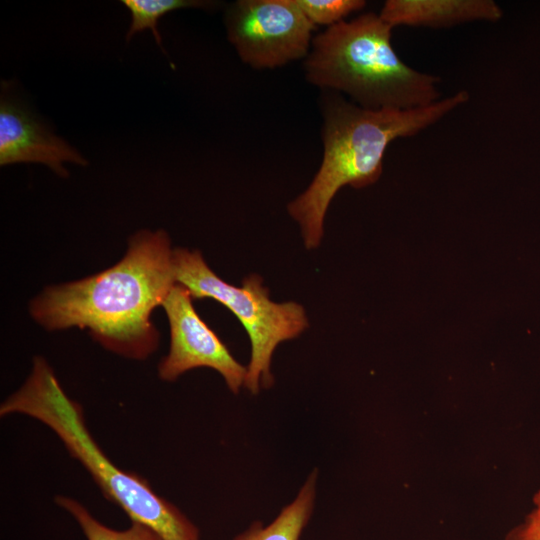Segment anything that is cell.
<instances>
[{
	"mask_svg": "<svg viewBox=\"0 0 540 540\" xmlns=\"http://www.w3.org/2000/svg\"><path fill=\"white\" fill-rule=\"evenodd\" d=\"M172 254L165 231H138L119 262L80 280L46 287L30 302V314L47 330L87 329L105 349L145 360L159 345L152 311L176 284Z\"/></svg>",
	"mask_w": 540,
	"mask_h": 540,
	"instance_id": "1",
	"label": "cell"
},
{
	"mask_svg": "<svg viewBox=\"0 0 540 540\" xmlns=\"http://www.w3.org/2000/svg\"><path fill=\"white\" fill-rule=\"evenodd\" d=\"M468 100V92L462 90L421 108L371 110L341 98L327 99L320 168L308 188L288 205L289 214L301 227L306 248L320 244L327 209L339 189L375 183L391 142L416 135Z\"/></svg>",
	"mask_w": 540,
	"mask_h": 540,
	"instance_id": "2",
	"label": "cell"
},
{
	"mask_svg": "<svg viewBox=\"0 0 540 540\" xmlns=\"http://www.w3.org/2000/svg\"><path fill=\"white\" fill-rule=\"evenodd\" d=\"M23 414L48 426L69 454L92 476L103 495L131 519L163 540H200L198 528L148 481L118 468L91 436L82 406L63 390L52 367L40 356L25 383L0 406L1 417Z\"/></svg>",
	"mask_w": 540,
	"mask_h": 540,
	"instance_id": "3",
	"label": "cell"
},
{
	"mask_svg": "<svg viewBox=\"0 0 540 540\" xmlns=\"http://www.w3.org/2000/svg\"><path fill=\"white\" fill-rule=\"evenodd\" d=\"M392 29L373 12L329 26L312 40L306 79L346 93L371 110L416 109L440 100V78L401 60L391 42Z\"/></svg>",
	"mask_w": 540,
	"mask_h": 540,
	"instance_id": "4",
	"label": "cell"
},
{
	"mask_svg": "<svg viewBox=\"0 0 540 540\" xmlns=\"http://www.w3.org/2000/svg\"><path fill=\"white\" fill-rule=\"evenodd\" d=\"M172 263L177 284L186 287L193 299L212 298L227 307L246 330L251 357L244 381L252 394L274 382L271 360L283 341L299 336L308 326L304 308L296 302L276 303L269 298L262 278L252 274L236 287L217 276L197 250H173Z\"/></svg>",
	"mask_w": 540,
	"mask_h": 540,
	"instance_id": "5",
	"label": "cell"
},
{
	"mask_svg": "<svg viewBox=\"0 0 540 540\" xmlns=\"http://www.w3.org/2000/svg\"><path fill=\"white\" fill-rule=\"evenodd\" d=\"M225 23L239 57L255 69L307 57L315 29L295 0H239L230 5Z\"/></svg>",
	"mask_w": 540,
	"mask_h": 540,
	"instance_id": "6",
	"label": "cell"
},
{
	"mask_svg": "<svg viewBox=\"0 0 540 540\" xmlns=\"http://www.w3.org/2000/svg\"><path fill=\"white\" fill-rule=\"evenodd\" d=\"M192 300L189 290L176 283L161 305L169 321L170 348L158 365V375L173 382L191 369L207 367L220 373L230 391L237 394L244 386L247 367L199 316Z\"/></svg>",
	"mask_w": 540,
	"mask_h": 540,
	"instance_id": "7",
	"label": "cell"
},
{
	"mask_svg": "<svg viewBox=\"0 0 540 540\" xmlns=\"http://www.w3.org/2000/svg\"><path fill=\"white\" fill-rule=\"evenodd\" d=\"M35 162L60 177L68 172L63 162L87 165L86 159L65 140L52 133L19 101L2 94L0 101V165Z\"/></svg>",
	"mask_w": 540,
	"mask_h": 540,
	"instance_id": "8",
	"label": "cell"
},
{
	"mask_svg": "<svg viewBox=\"0 0 540 540\" xmlns=\"http://www.w3.org/2000/svg\"><path fill=\"white\" fill-rule=\"evenodd\" d=\"M502 15L492 0H388L379 13L392 28H446L473 21L496 22Z\"/></svg>",
	"mask_w": 540,
	"mask_h": 540,
	"instance_id": "9",
	"label": "cell"
},
{
	"mask_svg": "<svg viewBox=\"0 0 540 540\" xmlns=\"http://www.w3.org/2000/svg\"><path fill=\"white\" fill-rule=\"evenodd\" d=\"M317 475L314 470L295 499L269 525L256 522L234 540H299L314 508Z\"/></svg>",
	"mask_w": 540,
	"mask_h": 540,
	"instance_id": "10",
	"label": "cell"
},
{
	"mask_svg": "<svg viewBox=\"0 0 540 540\" xmlns=\"http://www.w3.org/2000/svg\"><path fill=\"white\" fill-rule=\"evenodd\" d=\"M55 502L75 519L87 540H163L155 531L137 522H132L125 530L112 529L70 497L59 495Z\"/></svg>",
	"mask_w": 540,
	"mask_h": 540,
	"instance_id": "11",
	"label": "cell"
},
{
	"mask_svg": "<svg viewBox=\"0 0 540 540\" xmlns=\"http://www.w3.org/2000/svg\"><path fill=\"white\" fill-rule=\"evenodd\" d=\"M122 3L131 13V25L126 40L129 41L137 32L150 29L161 48L162 39L158 31V21L162 16L180 8H207L214 5L211 1L201 0H123Z\"/></svg>",
	"mask_w": 540,
	"mask_h": 540,
	"instance_id": "12",
	"label": "cell"
},
{
	"mask_svg": "<svg viewBox=\"0 0 540 540\" xmlns=\"http://www.w3.org/2000/svg\"><path fill=\"white\" fill-rule=\"evenodd\" d=\"M313 25H335L349 14L362 10L363 0H295Z\"/></svg>",
	"mask_w": 540,
	"mask_h": 540,
	"instance_id": "13",
	"label": "cell"
},
{
	"mask_svg": "<svg viewBox=\"0 0 540 540\" xmlns=\"http://www.w3.org/2000/svg\"><path fill=\"white\" fill-rule=\"evenodd\" d=\"M505 540H540V490L534 496L530 513L508 533Z\"/></svg>",
	"mask_w": 540,
	"mask_h": 540,
	"instance_id": "14",
	"label": "cell"
}]
</instances>
